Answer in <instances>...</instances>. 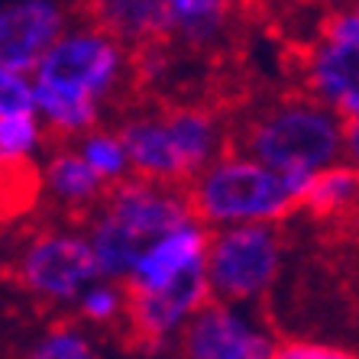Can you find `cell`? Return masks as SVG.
Returning a JSON list of instances; mask_svg holds the SVG:
<instances>
[{
    "label": "cell",
    "mask_w": 359,
    "mask_h": 359,
    "mask_svg": "<svg viewBox=\"0 0 359 359\" xmlns=\"http://www.w3.org/2000/svg\"><path fill=\"white\" fill-rule=\"evenodd\" d=\"M162 4L168 13V33L201 49L220 39L230 10L240 0H162Z\"/></svg>",
    "instance_id": "2e32d148"
},
{
    "label": "cell",
    "mask_w": 359,
    "mask_h": 359,
    "mask_svg": "<svg viewBox=\"0 0 359 359\" xmlns=\"http://www.w3.org/2000/svg\"><path fill=\"white\" fill-rule=\"evenodd\" d=\"M130 78V52L94 20L65 29L33 72L36 107L52 140L78 142L104 126V110Z\"/></svg>",
    "instance_id": "6da1fadb"
},
{
    "label": "cell",
    "mask_w": 359,
    "mask_h": 359,
    "mask_svg": "<svg viewBox=\"0 0 359 359\" xmlns=\"http://www.w3.org/2000/svg\"><path fill=\"white\" fill-rule=\"evenodd\" d=\"M75 149L81 152L84 162L97 172V178L107 188H117L126 178H133V162H130V152H126V142L120 136V130L97 126V130L84 133L75 142Z\"/></svg>",
    "instance_id": "e0dca14e"
},
{
    "label": "cell",
    "mask_w": 359,
    "mask_h": 359,
    "mask_svg": "<svg viewBox=\"0 0 359 359\" xmlns=\"http://www.w3.org/2000/svg\"><path fill=\"white\" fill-rule=\"evenodd\" d=\"M126 311H130L126 285L107 282V278H97L94 285H88L81 298L75 301V314L84 327H114L126 320Z\"/></svg>",
    "instance_id": "d6986e66"
},
{
    "label": "cell",
    "mask_w": 359,
    "mask_h": 359,
    "mask_svg": "<svg viewBox=\"0 0 359 359\" xmlns=\"http://www.w3.org/2000/svg\"><path fill=\"white\" fill-rule=\"evenodd\" d=\"M236 149L285 178H311L346 159V120L311 94L259 107L236 133Z\"/></svg>",
    "instance_id": "7a4b0ae2"
},
{
    "label": "cell",
    "mask_w": 359,
    "mask_h": 359,
    "mask_svg": "<svg viewBox=\"0 0 359 359\" xmlns=\"http://www.w3.org/2000/svg\"><path fill=\"white\" fill-rule=\"evenodd\" d=\"M320 36H327V39H340V42H359V4L330 13V20L324 23V33Z\"/></svg>",
    "instance_id": "44dd1931"
},
{
    "label": "cell",
    "mask_w": 359,
    "mask_h": 359,
    "mask_svg": "<svg viewBox=\"0 0 359 359\" xmlns=\"http://www.w3.org/2000/svg\"><path fill=\"white\" fill-rule=\"evenodd\" d=\"M346 159L359 165V114L346 120Z\"/></svg>",
    "instance_id": "7402d4cb"
},
{
    "label": "cell",
    "mask_w": 359,
    "mask_h": 359,
    "mask_svg": "<svg viewBox=\"0 0 359 359\" xmlns=\"http://www.w3.org/2000/svg\"><path fill=\"white\" fill-rule=\"evenodd\" d=\"M88 20H94L123 46L149 49V42L172 36L162 0H88Z\"/></svg>",
    "instance_id": "5bb4252c"
},
{
    "label": "cell",
    "mask_w": 359,
    "mask_h": 359,
    "mask_svg": "<svg viewBox=\"0 0 359 359\" xmlns=\"http://www.w3.org/2000/svg\"><path fill=\"white\" fill-rule=\"evenodd\" d=\"M311 182L285 178L266 162L252 159L243 149H226L191 184L194 217L210 230L250 224H282L288 214L301 210Z\"/></svg>",
    "instance_id": "3957f363"
},
{
    "label": "cell",
    "mask_w": 359,
    "mask_h": 359,
    "mask_svg": "<svg viewBox=\"0 0 359 359\" xmlns=\"http://www.w3.org/2000/svg\"><path fill=\"white\" fill-rule=\"evenodd\" d=\"M100 278L91 240L75 224L36 226L13 252V282L36 304L75 308L88 285Z\"/></svg>",
    "instance_id": "5b68a950"
},
{
    "label": "cell",
    "mask_w": 359,
    "mask_h": 359,
    "mask_svg": "<svg viewBox=\"0 0 359 359\" xmlns=\"http://www.w3.org/2000/svg\"><path fill=\"white\" fill-rule=\"evenodd\" d=\"M210 233L214 230L194 217L188 224H182L178 230H172V233L152 240L140 252L133 272L126 278V292H162L168 285L208 276Z\"/></svg>",
    "instance_id": "30bf717a"
},
{
    "label": "cell",
    "mask_w": 359,
    "mask_h": 359,
    "mask_svg": "<svg viewBox=\"0 0 359 359\" xmlns=\"http://www.w3.org/2000/svg\"><path fill=\"white\" fill-rule=\"evenodd\" d=\"M68 26L59 0H7L0 10V72L33 75Z\"/></svg>",
    "instance_id": "9c48e42d"
},
{
    "label": "cell",
    "mask_w": 359,
    "mask_h": 359,
    "mask_svg": "<svg viewBox=\"0 0 359 359\" xmlns=\"http://www.w3.org/2000/svg\"><path fill=\"white\" fill-rule=\"evenodd\" d=\"M285 269L282 224L226 226L210 233L208 282L217 301L252 308L276 288Z\"/></svg>",
    "instance_id": "8992f818"
},
{
    "label": "cell",
    "mask_w": 359,
    "mask_h": 359,
    "mask_svg": "<svg viewBox=\"0 0 359 359\" xmlns=\"http://www.w3.org/2000/svg\"><path fill=\"white\" fill-rule=\"evenodd\" d=\"M272 359H359L356 350L320 340H278Z\"/></svg>",
    "instance_id": "ffe728a7"
},
{
    "label": "cell",
    "mask_w": 359,
    "mask_h": 359,
    "mask_svg": "<svg viewBox=\"0 0 359 359\" xmlns=\"http://www.w3.org/2000/svg\"><path fill=\"white\" fill-rule=\"evenodd\" d=\"M133 175L188 188L226 152V126L208 107L140 110L120 120Z\"/></svg>",
    "instance_id": "277c9868"
},
{
    "label": "cell",
    "mask_w": 359,
    "mask_h": 359,
    "mask_svg": "<svg viewBox=\"0 0 359 359\" xmlns=\"http://www.w3.org/2000/svg\"><path fill=\"white\" fill-rule=\"evenodd\" d=\"M94 217L110 224L142 252L152 240H159V236L178 230L182 224L194 220V208L188 188L159 184L133 175L117 188H110L104 204L94 210Z\"/></svg>",
    "instance_id": "52a82bcc"
},
{
    "label": "cell",
    "mask_w": 359,
    "mask_h": 359,
    "mask_svg": "<svg viewBox=\"0 0 359 359\" xmlns=\"http://www.w3.org/2000/svg\"><path fill=\"white\" fill-rule=\"evenodd\" d=\"M301 210L318 220H343L359 210V165L350 159L337 162L311 178Z\"/></svg>",
    "instance_id": "9a60e30c"
},
{
    "label": "cell",
    "mask_w": 359,
    "mask_h": 359,
    "mask_svg": "<svg viewBox=\"0 0 359 359\" xmlns=\"http://www.w3.org/2000/svg\"><path fill=\"white\" fill-rule=\"evenodd\" d=\"M36 175H39L42 198L49 204L68 210V214H84V217H91L110 191L97 178V172L84 162L81 152L75 149V142H59L36 165Z\"/></svg>",
    "instance_id": "4fadbf2b"
},
{
    "label": "cell",
    "mask_w": 359,
    "mask_h": 359,
    "mask_svg": "<svg viewBox=\"0 0 359 359\" xmlns=\"http://www.w3.org/2000/svg\"><path fill=\"white\" fill-rule=\"evenodd\" d=\"M278 340L246 304L210 301L178 340L182 359H272Z\"/></svg>",
    "instance_id": "ba28073f"
},
{
    "label": "cell",
    "mask_w": 359,
    "mask_h": 359,
    "mask_svg": "<svg viewBox=\"0 0 359 359\" xmlns=\"http://www.w3.org/2000/svg\"><path fill=\"white\" fill-rule=\"evenodd\" d=\"M23 359H100V350L81 320H55L26 343Z\"/></svg>",
    "instance_id": "ac0fdd59"
},
{
    "label": "cell",
    "mask_w": 359,
    "mask_h": 359,
    "mask_svg": "<svg viewBox=\"0 0 359 359\" xmlns=\"http://www.w3.org/2000/svg\"><path fill=\"white\" fill-rule=\"evenodd\" d=\"M49 130L36 107L33 75L0 72V162L4 168H29L42 162L49 146Z\"/></svg>",
    "instance_id": "8fae6325"
},
{
    "label": "cell",
    "mask_w": 359,
    "mask_h": 359,
    "mask_svg": "<svg viewBox=\"0 0 359 359\" xmlns=\"http://www.w3.org/2000/svg\"><path fill=\"white\" fill-rule=\"evenodd\" d=\"M308 94L337 110L343 120L359 114V42L320 36L304 62Z\"/></svg>",
    "instance_id": "7c38bea8"
}]
</instances>
